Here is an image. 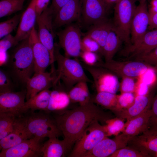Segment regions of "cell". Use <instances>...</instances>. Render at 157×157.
Listing matches in <instances>:
<instances>
[{"label":"cell","mask_w":157,"mask_h":157,"mask_svg":"<svg viewBox=\"0 0 157 157\" xmlns=\"http://www.w3.org/2000/svg\"><path fill=\"white\" fill-rule=\"evenodd\" d=\"M41 141L35 137L27 139L14 147L1 150L0 157L42 156Z\"/></svg>","instance_id":"cell-15"},{"label":"cell","mask_w":157,"mask_h":157,"mask_svg":"<svg viewBox=\"0 0 157 157\" xmlns=\"http://www.w3.org/2000/svg\"><path fill=\"white\" fill-rule=\"evenodd\" d=\"M81 48L82 51L93 52L102 56L101 47L95 40L85 35L81 40Z\"/></svg>","instance_id":"cell-37"},{"label":"cell","mask_w":157,"mask_h":157,"mask_svg":"<svg viewBox=\"0 0 157 157\" xmlns=\"http://www.w3.org/2000/svg\"><path fill=\"white\" fill-rule=\"evenodd\" d=\"M148 28L150 30L157 29V13L149 14V22Z\"/></svg>","instance_id":"cell-48"},{"label":"cell","mask_w":157,"mask_h":157,"mask_svg":"<svg viewBox=\"0 0 157 157\" xmlns=\"http://www.w3.org/2000/svg\"><path fill=\"white\" fill-rule=\"evenodd\" d=\"M59 39L58 45L65 52V56L77 58L82 51L81 34L79 26L69 25L57 33Z\"/></svg>","instance_id":"cell-9"},{"label":"cell","mask_w":157,"mask_h":157,"mask_svg":"<svg viewBox=\"0 0 157 157\" xmlns=\"http://www.w3.org/2000/svg\"><path fill=\"white\" fill-rule=\"evenodd\" d=\"M107 137L103 125L95 120L85 129L76 141L71 152L70 157H83L100 141Z\"/></svg>","instance_id":"cell-6"},{"label":"cell","mask_w":157,"mask_h":157,"mask_svg":"<svg viewBox=\"0 0 157 157\" xmlns=\"http://www.w3.org/2000/svg\"><path fill=\"white\" fill-rule=\"evenodd\" d=\"M50 0H37L35 4V10L37 17L48 8Z\"/></svg>","instance_id":"cell-46"},{"label":"cell","mask_w":157,"mask_h":157,"mask_svg":"<svg viewBox=\"0 0 157 157\" xmlns=\"http://www.w3.org/2000/svg\"><path fill=\"white\" fill-rule=\"evenodd\" d=\"M70 102L68 93L54 89L51 91L49 106L46 111L52 113L65 110Z\"/></svg>","instance_id":"cell-27"},{"label":"cell","mask_w":157,"mask_h":157,"mask_svg":"<svg viewBox=\"0 0 157 157\" xmlns=\"http://www.w3.org/2000/svg\"><path fill=\"white\" fill-rule=\"evenodd\" d=\"M139 2L135 8L131 24V44L142 38L147 32L149 24V14L147 1L142 0Z\"/></svg>","instance_id":"cell-13"},{"label":"cell","mask_w":157,"mask_h":157,"mask_svg":"<svg viewBox=\"0 0 157 157\" xmlns=\"http://www.w3.org/2000/svg\"><path fill=\"white\" fill-rule=\"evenodd\" d=\"M113 29L112 23L107 21L92 25L86 35L97 42L101 47L102 52V49L108 35Z\"/></svg>","instance_id":"cell-30"},{"label":"cell","mask_w":157,"mask_h":157,"mask_svg":"<svg viewBox=\"0 0 157 157\" xmlns=\"http://www.w3.org/2000/svg\"><path fill=\"white\" fill-rule=\"evenodd\" d=\"M50 72H42L34 73L28 79L26 85V99L28 100L40 92L53 86L57 78L56 70L51 67Z\"/></svg>","instance_id":"cell-18"},{"label":"cell","mask_w":157,"mask_h":157,"mask_svg":"<svg viewBox=\"0 0 157 157\" xmlns=\"http://www.w3.org/2000/svg\"><path fill=\"white\" fill-rule=\"evenodd\" d=\"M22 14H16L11 19L0 23V38L10 34L19 24Z\"/></svg>","instance_id":"cell-36"},{"label":"cell","mask_w":157,"mask_h":157,"mask_svg":"<svg viewBox=\"0 0 157 157\" xmlns=\"http://www.w3.org/2000/svg\"><path fill=\"white\" fill-rule=\"evenodd\" d=\"M148 85L140 81L137 86H136L134 92L136 96H144L149 94Z\"/></svg>","instance_id":"cell-45"},{"label":"cell","mask_w":157,"mask_h":157,"mask_svg":"<svg viewBox=\"0 0 157 157\" xmlns=\"http://www.w3.org/2000/svg\"><path fill=\"white\" fill-rule=\"evenodd\" d=\"M135 60L147 64L157 72V47L147 53L136 57Z\"/></svg>","instance_id":"cell-38"},{"label":"cell","mask_w":157,"mask_h":157,"mask_svg":"<svg viewBox=\"0 0 157 157\" xmlns=\"http://www.w3.org/2000/svg\"><path fill=\"white\" fill-rule=\"evenodd\" d=\"M103 0L106 3V0Z\"/></svg>","instance_id":"cell-53"},{"label":"cell","mask_w":157,"mask_h":157,"mask_svg":"<svg viewBox=\"0 0 157 157\" xmlns=\"http://www.w3.org/2000/svg\"><path fill=\"white\" fill-rule=\"evenodd\" d=\"M96 67L106 69L122 78L128 77L134 78L139 77L148 70L150 69L153 70L147 64L136 60L121 61L113 59L108 62H101Z\"/></svg>","instance_id":"cell-8"},{"label":"cell","mask_w":157,"mask_h":157,"mask_svg":"<svg viewBox=\"0 0 157 157\" xmlns=\"http://www.w3.org/2000/svg\"><path fill=\"white\" fill-rule=\"evenodd\" d=\"M0 65H4L7 63L9 57L7 52H0Z\"/></svg>","instance_id":"cell-49"},{"label":"cell","mask_w":157,"mask_h":157,"mask_svg":"<svg viewBox=\"0 0 157 157\" xmlns=\"http://www.w3.org/2000/svg\"><path fill=\"white\" fill-rule=\"evenodd\" d=\"M23 115L27 132L32 138L41 140L46 137L58 138L62 133L51 113L44 110H28Z\"/></svg>","instance_id":"cell-4"},{"label":"cell","mask_w":157,"mask_h":157,"mask_svg":"<svg viewBox=\"0 0 157 157\" xmlns=\"http://www.w3.org/2000/svg\"><path fill=\"white\" fill-rule=\"evenodd\" d=\"M15 46L7 63L14 79L26 84L34 72V60L30 36Z\"/></svg>","instance_id":"cell-2"},{"label":"cell","mask_w":157,"mask_h":157,"mask_svg":"<svg viewBox=\"0 0 157 157\" xmlns=\"http://www.w3.org/2000/svg\"><path fill=\"white\" fill-rule=\"evenodd\" d=\"M142 0H145V1H147V0H135V1H142Z\"/></svg>","instance_id":"cell-52"},{"label":"cell","mask_w":157,"mask_h":157,"mask_svg":"<svg viewBox=\"0 0 157 157\" xmlns=\"http://www.w3.org/2000/svg\"><path fill=\"white\" fill-rule=\"evenodd\" d=\"M51 92V91L49 89H45L26 100L21 110L20 114L28 110L33 111L37 110L46 111L49 106Z\"/></svg>","instance_id":"cell-25"},{"label":"cell","mask_w":157,"mask_h":157,"mask_svg":"<svg viewBox=\"0 0 157 157\" xmlns=\"http://www.w3.org/2000/svg\"><path fill=\"white\" fill-rule=\"evenodd\" d=\"M151 114L149 109L142 114L127 120L125 129L122 133L130 139L142 133L149 126Z\"/></svg>","instance_id":"cell-23"},{"label":"cell","mask_w":157,"mask_h":157,"mask_svg":"<svg viewBox=\"0 0 157 157\" xmlns=\"http://www.w3.org/2000/svg\"><path fill=\"white\" fill-rule=\"evenodd\" d=\"M81 14V0H70L56 15L53 22V29L69 24L78 19Z\"/></svg>","instance_id":"cell-20"},{"label":"cell","mask_w":157,"mask_h":157,"mask_svg":"<svg viewBox=\"0 0 157 157\" xmlns=\"http://www.w3.org/2000/svg\"><path fill=\"white\" fill-rule=\"evenodd\" d=\"M123 119L116 117L109 119L106 121L105 124L103 126L107 137L117 136L124 131L126 124Z\"/></svg>","instance_id":"cell-34"},{"label":"cell","mask_w":157,"mask_h":157,"mask_svg":"<svg viewBox=\"0 0 157 157\" xmlns=\"http://www.w3.org/2000/svg\"><path fill=\"white\" fill-rule=\"evenodd\" d=\"M31 138L26 129L23 116L21 114L17 118L12 132L0 140V150L14 147Z\"/></svg>","instance_id":"cell-19"},{"label":"cell","mask_w":157,"mask_h":157,"mask_svg":"<svg viewBox=\"0 0 157 157\" xmlns=\"http://www.w3.org/2000/svg\"><path fill=\"white\" fill-rule=\"evenodd\" d=\"M157 47V29L147 31L135 43L125 47L122 51V55L127 58H136L149 52Z\"/></svg>","instance_id":"cell-17"},{"label":"cell","mask_w":157,"mask_h":157,"mask_svg":"<svg viewBox=\"0 0 157 157\" xmlns=\"http://www.w3.org/2000/svg\"><path fill=\"white\" fill-rule=\"evenodd\" d=\"M122 42L120 37L113 28L109 33L102 49V56L104 58L105 62L113 59Z\"/></svg>","instance_id":"cell-29"},{"label":"cell","mask_w":157,"mask_h":157,"mask_svg":"<svg viewBox=\"0 0 157 157\" xmlns=\"http://www.w3.org/2000/svg\"><path fill=\"white\" fill-rule=\"evenodd\" d=\"M37 0H32L26 10L22 14L15 36L17 45L29 37L37 20L35 4Z\"/></svg>","instance_id":"cell-21"},{"label":"cell","mask_w":157,"mask_h":157,"mask_svg":"<svg viewBox=\"0 0 157 157\" xmlns=\"http://www.w3.org/2000/svg\"><path fill=\"white\" fill-rule=\"evenodd\" d=\"M150 6L157 7V0H151Z\"/></svg>","instance_id":"cell-50"},{"label":"cell","mask_w":157,"mask_h":157,"mask_svg":"<svg viewBox=\"0 0 157 157\" xmlns=\"http://www.w3.org/2000/svg\"><path fill=\"white\" fill-rule=\"evenodd\" d=\"M70 0H52L50 7L52 10L53 14L56 15L60 8Z\"/></svg>","instance_id":"cell-47"},{"label":"cell","mask_w":157,"mask_h":157,"mask_svg":"<svg viewBox=\"0 0 157 157\" xmlns=\"http://www.w3.org/2000/svg\"><path fill=\"white\" fill-rule=\"evenodd\" d=\"M59 47L58 45L55 44L54 55L57 65L56 70V82L61 80L69 90L80 81L93 83L85 74L82 64L77 59L63 55L60 53Z\"/></svg>","instance_id":"cell-3"},{"label":"cell","mask_w":157,"mask_h":157,"mask_svg":"<svg viewBox=\"0 0 157 157\" xmlns=\"http://www.w3.org/2000/svg\"><path fill=\"white\" fill-rule=\"evenodd\" d=\"M41 151L43 157H63L69 150L63 140L53 137L49 138L42 144Z\"/></svg>","instance_id":"cell-26"},{"label":"cell","mask_w":157,"mask_h":157,"mask_svg":"<svg viewBox=\"0 0 157 157\" xmlns=\"http://www.w3.org/2000/svg\"><path fill=\"white\" fill-rule=\"evenodd\" d=\"M53 113L69 151L93 122L97 120L105 123L112 117L110 114L92 101L73 109Z\"/></svg>","instance_id":"cell-1"},{"label":"cell","mask_w":157,"mask_h":157,"mask_svg":"<svg viewBox=\"0 0 157 157\" xmlns=\"http://www.w3.org/2000/svg\"><path fill=\"white\" fill-rule=\"evenodd\" d=\"M100 56L94 52L82 51L80 57L86 65L91 66H96L102 62L100 59Z\"/></svg>","instance_id":"cell-40"},{"label":"cell","mask_w":157,"mask_h":157,"mask_svg":"<svg viewBox=\"0 0 157 157\" xmlns=\"http://www.w3.org/2000/svg\"><path fill=\"white\" fill-rule=\"evenodd\" d=\"M109 157H147L138 150L127 146L117 150Z\"/></svg>","instance_id":"cell-39"},{"label":"cell","mask_w":157,"mask_h":157,"mask_svg":"<svg viewBox=\"0 0 157 157\" xmlns=\"http://www.w3.org/2000/svg\"><path fill=\"white\" fill-rule=\"evenodd\" d=\"M127 146L147 157L157 156V125L149 123L147 128L140 135L130 138Z\"/></svg>","instance_id":"cell-10"},{"label":"cell","mask_w":157,"mask_h":157,"mask_svg":"<svg viewBox=\"0 0 157 157\" xmlns=\"http://www.w3.org/2000/svg\"><path fill=\"white\" fill-rule=\"evenodd\" d=\"M16 45L15 36L9 34L0 40V52H7L11 47Z\"/></svg>","instance_id":"cell-43"},{"label":"cell","mask_w":157,"mask_h":157,"mask_svg":"<svg viewBox=\"0 0 157 157\" xmlns=\"http://www.w3.org/2000/svg\"><path fill=\"white\" fill-rule=\"evenodd\" d=\"M135 97L134 93L124 92L118 95L117 104L113 112L116 115L130 107L133 104Z\"/></svg>","instance_id":"cell-35"},{"label":"cell","mask_w":157,"mask_h":157,"mask_svg":"<svg viewBox=\"0 0 157 157\" xmlns=\"http://www.w3.org/2000/svg\"><path fill=\"white\" fill-rule=\"evenodd\" d=\"M26 0H1L0 17L8 16L23 9Z\"/></svg>","instance_id":"cell-33"},{"label":"cell","mask_w":157,"mask_h":157,"mask_svg":"<svg viewBox=\"0 0 157 157\" xmlns=\"http://www.w3.org/2000/svg\"><path fill=\"white\" fill-rule=\"evenodd\" d=\"M53 12L49 7H48L37 17L36 22L38 28V32L41 42L49 51L53 63L55 61L54 55V33L52 21Z\"/></svg>","instance_id":"cell-11"},{"label":"cell","mask_w":157,"mask_h":157,"mask_svg":"<svg viewBox=\"0 0 157 157\" xmlns=\"http://www.w3.org/2000/svg\"><path fill=\"white\" fill-rule=\"evenodd\" d=\"M82 65L91 76L97 92H106L116 94L120 84L117 75L104 68Z\"/></svg>","instance_id":"cell-7"},{"label":"cell","mask_w":157,"mask_h":157,"mask_svg":"<svg viewBox=\"0 0 157 157\" xmlns=\"http://www.w3.org/2000/svg\"><path fill=\"white\" fill-rule=\"evenodd\" d=\"M34 63V73L45 72L50 65H53L50 52L40 41L35 27L30 35Z\"/></svg>","instance_id":"cell-16"},{"label":"cell","mask_w":157,"mask_h":157,"mask_svg":"<svg viewBox=\"0 0 157 157\" xmlns=\"http://www.w3.org/2000/svg\"><path fill=\"white\" fill-rule=\"evenodd\" d=\"M81 14L84 22L93 25L107 21L108 5L103 0H81Z\"/></svg>","instance_id":"cell-12"},{"label":"cell","mask_w":157,"mask_h":157,"mask_svg":"<svg viewBox=\"0 0 157 157\" xmlns=\"http://www.w3.org/2000/svg\"><path fill=\"white\" fill-rule=\"evenodd\" d=\"M135 0H119L114 7L113 29L125 47L131 44V26L136 6Z\"/></svg>","instance_id":"cell-5"},{"label":"cell","mask_w":157,"mask_h":157,"mask_svg":"<svg viewBox=\"0 0 157 157\" xmlns=\"http://www.w3.org/2000/svg\"><path fill=\"white\" fill-rule=\"evenodd\" d=\"M20 114L10 112H0V140L12 132L15 122Z\"/></svg>","instance_id":"cell-31"},{"label":"cell","mask_w":157,"mask_h":157,"mask_svg":"<svg viewBox=\"0 0 157 157\" xmlns=\"http://www.w3.org/2000/svg\"><path fill=\"white\" fill-rule=\"evenodd\" d=\"M88 82H79L76 84L68 92L71 102L78 103L80 105H83L92 101L91 97Z\"/></svg>","instance_id":"cell-28"},{"label":"cell","mask_w":157,"mask_h":157,"mask_svg":"<svg viewBox=\"0 0 157 157\" xmlns=\"http://www.w3.org/2000/svg\"><path fill=\"white\" fill-rule=\"evenodd\" d=\"M122 80L119 86L121 93L124 92L134 93L135 85L133 78L126 77L122 78Z\"/></svg>","instance_id":"cell-42"},{"label":"cell","mask_w":157,"mask_h":157,"mask_svg":"<svg viewBox=\"0 0 157 157\" xmlns=\"http://www.w3.org/2000/svg\"><path fill=\"white\" fill-rule=\"evenodd\" d=\"M152 101L149 94L144 96H136L131 106L115 115L120 118L129 120L149 109Z\"/></svg>","instance_id":"cell-24"},{"label":"cell","mask_w":157,"mask_h":157,"mask_svg":"<svg viewBox=\"0 0 157 157\" xmlns=\"http://www.w3.org/2000/svg\"><path fill=\"white\" fill-rule=\"evenodd\" d=\"M13 85L8 74L0 70V93L13 91Z\"/></svg>","instance_id":"cell-41"},{"label":"cell","mask_w":157,"mask_h":157,"mask_svg":"<svg viewBox=\"0 0 157 157\" xmlns=\"http://www.w3.org/2000/svg\"><path fill=\"white\" fill-rule=\"evenodd\" d=\"M26 90L0 93V112H10L20 114L26 98Z\"/></svg>","instance_id":"cell-22"},{"label":"cell","mask_w":157,"mask_h":157,"mask_svg":"<svg viewBox=\"0 0 157 157\" xmlns=\"http://www.w3.org/2000/svg\"><path fill=\"white\" fill-rule=\"evenodd\" d=\"M119 0H106V3L109 5L113 3H115Z\"/></svg>","instance_id":"cell-51"},{"label":"cell","mask_w":157,"mask_h":157,"mask_svg":"<svg viewBox=\"0 0 157 157\" xmlns=\"http://www.w3.org/2000/svg\"><path fill=\"white\" fill-rule=\"evenodd\" d=\"M118 95L106 92H97L92 101L113 112L117 101Z\"/></svg>","instance_id":"cell-32"},{"label":"cell","mask_w":157,"mask_h":157,"mask_svg":"<svg viewBox=\"0 0 157 157\" xmlns=\"http://www.w3.org/2000/svg\"><path fill=\"white\" fill-rule=\"evenodd\" d=\"M149 123L157 125V94L152 100Z\"/></svg>","instance_id":"cell-44"},{"label":"cell","mask_w":157,"mask_h":157,"mask_svg":"<svg viewBox=\"0 0 157 157\" xmlns=\"http://www.w3.org/2000/svg\"><path fill=\"white\" fill-rule=\"evenodd\" d=\"M130 138L122 133L113 139L106 137L83 157H109L119 149L127 146Z\"/></svg>","instance_id":"cell-14"}]
</instances>
